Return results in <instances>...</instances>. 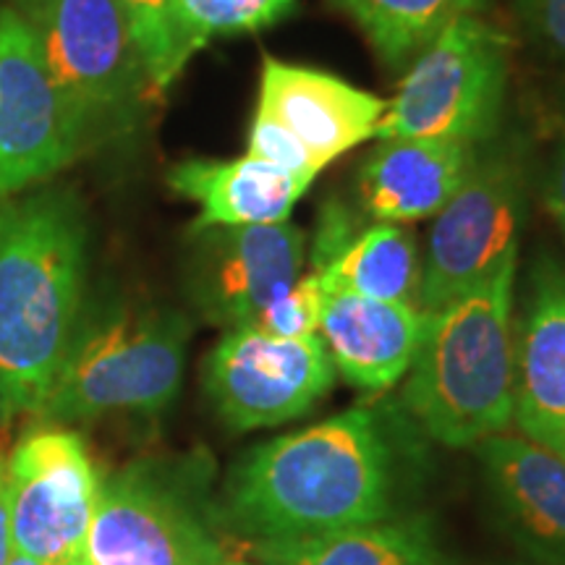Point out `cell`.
<instances>
[{
    "instance_id": "7402d4cb",
    "label": "cell",
    "mask_w": 565,
    "mask_h": 565,
    "mask_svg": "<svg viewBox=\"0 0 565 565\" xmlns=\"http://www.w3.org/2000/svg\"><path fill=\"white\" fill-rule=\"evenodd\" d=\"M299 0H173V24L189 61L212 38L259 32L280 21Z\"/></svg>"
},
{
    "instance_id": "7a4b0ae2",
    "label": "cell",
    "mask_w": 565,
    "mask_h": 565,
    "mask_svg": "<svg viewBox=\"0 0 565 565\" xmlns=\"http://www.w3.org/2000/svg\"><path fill=\"white\" fill-rule=\"evenodd\" d=\"M87 215L68 189L0 200V414H38L84 307Z\"/></svg>"
},
{
    "instance_id": "8992f818",
    "label": "cell",
    "mask_w": 565,
    "mask_h": 565,
    "mask_svg": "<svg viewBox=\"0 0 565 565\" xmlns=\"http://www.w3.org/2000/svg\"><path fill=\"white\" fill-rule=\"evenodd\" d=\"M508 92V40L479 17L437 34L387 100L377 139H435L482 147L498 134Z\"/></svg>"
},
{
    "instance_id": "4316f807",
    "label": "cell",
    "mask_w": 565,
    "mask_h": 565,
    "mask_svg": "<svg viewBox=\"0 0 565 565\" xmlns=\"http://www.w3.org/2000/svg\"><path fill=\"white\" fill-rule=\"evenodd\" d=\"M521 24L565 66V0H515Z\"/></svg>"
},
{
    "instance_id": "f546056e",
    "label": "cell",
    "mask_w": 565,
    "mask_h": 565,
    "mask_svg": "<svg viewBox=\"0 0 565 565\" xmlns=\"http://www.w3.org/2000/svg\"><path fill=\"white\" fill-rule=\"evenodd\" d=\"M529 440L545 445V448H550L553 454H557L565 461V424H561V427H550V429H545V433L529 437Z\"/></svg>"
},
{
    "instance_id": "ba28073f",
    "label": "cell",
    "mask_w": 565,
    "mask_h": 565,
    "mask_svg": "<svg viewBox=\"0 0 565 565\" xmlns=\"http://www.w3.org/2000/svg\"><path fill=\"white\" fill-rule=\"evenodd\" d=\"M526 207L524 171L508 154H482L469 179L433 217L422 254L416 307L433 315L519 254Z\"/></svg>"
},
{
    "instance_id": "2e32d148",
    "label": "cell",
    "mask_w": 565,
    "mask_h": 565,
    "mask_svg": "<svg viewBox=\"0 0 565 565\" xmlns=\"http://www.w3.org/2000/svg\"><path fill=\"white\" fill-rule=\"evenodd\" d=\"M422 333L416 303L328 294L317 335L351 385L387 391L412 370Z\"/></svg>"
},
{
    "instance_id": "484cf974",
    "label": "cell",
    "mask_w": 565,
    "mask_h": 565,
    "mask_svg": "<svg viewBox=\"0 0 565 565\" xmlns=\"http://www.w3.org/2000/svg\"><path fill=\"white\" fill-rule=\"evenodd\" d=\"M364 228H359V217L343 202H328L317 221V236L312 246V273H322Z\"/></svg>"
},
{
    "instance_id": "9c48e42d",
    "label": "cell",
    "mask_w": 565,
    "mask_h": 565,
    "mask_svg": "<svg viewBox=\"0 0 565 565\" xmlns=\"http://www.w3.org/2000/svg\"><path fill=\"white\" fill-rule=\"evenodd\" d=\"M89 134L51 74L24 13L0 9V200L79 158Z\"/></svg>"
},
{
    "instance_id": "ffe728a7",
    "label": "cell",
    "mask_w": 565,
    "mask_h": 565,
    "mask_svg": "<svg viewBox=\"0 0 565 565\" xmlns=\"http://www.w3.org/2000/svg\"><path fill=\"white\" fill-rule=\"evenodd\" d=\"M315 275L328 294L416 303L422 254L412 228L374 223L359 233L322 273Z\"/></svg>"
},
{
    "instance_id": "7c38bea8",
    "label": "cell",
    "mask_w": 565,
    "mask_h": 565,
    "mask_svg": "<svg viewBox=\"0 0 565 565\" xmlns=\"http://www.w3.org/2000/svg\"><path fill=\"white\" fill-rule=\"evenodd\" d=\"M307 236L288 223L196 228L186 288L196 312L223 330L249 328L301 278Z\"/></svg>"
},
{
    "instance_id": "4fadbf2b",
    "label": "cell",
    "mask_w": 565,
    "mask_h": 565,
    "mask_svg": "<svg viewBox=\"0 0 565 565\" xmlns=\"http://www.w3.org/2000/svg\"><path fill=\"white\" fill-rule=\"evenodd\" d=\"M385 110L383 97L353 87L328 71L278 58L263 63L257 113L286 126L322 171L362 141L377 139Z\"/></svg>"
},
{
    "instance_id": "603a6c76",
    "label": "cell",
    "mask_w": 565,
    "mask_h": 565,
    "mask_svg": "<svg viewBox=\"0 0 565 565\" xmlns=\"http://www.w3.org/2000/svg\"><path fill=\"white\" fill-rule=\"evenodd\" d=\"M129 17L134 40L145 61L152 100L158 103L179 82L189 58L173 24V0H118Z\"/></svg>"
},
{
    "instance_id": "5b68a950",
    "label": "cell",
    "mask_w": 565,
    "mask_h": 565,
    "mask_svg": "<svg viewBox=\"0 0 565 565\" xmlns=\"http://www.w3.org/2000/svg\"><path fill=\"white\" fill-rule=\"evenodd\" d=\"M200 463L139 461L100 479L92 565H212L225 553Z\"/></svg>"
},
{
    "instance_id": "5bb4252c",
    "label": "cell",
    "mask_w": 565,
    "mask_h": 565,
    "mask_svg": "<svg viewBox=\"0 0 565 565\" xmlns=\"http://www.w3.org/2000/svg\"><path fill=\"white\" fill-rule=\"evenodd\" d=\"M494 505L515 540L545 565H565V461L526 435L477 445Z\"/></svg>"
},
{
    "instance_id": "3957f363",
    "label": "cell",
    "mask_w": 565,
    "mask_h": 565,
    "mask_svg": "<svg viewBox=\"0 0 565 565\" xmlns=\"http://www.w3.org/2000/svg\"><path fill=\"white\" fill-rule=\"evenodd\" d=\"M515 270L519 254L469 294L424 315L404 401L448 448L479 445L513 424Z\"/></svg>"
},
{
    "instance_id": "6da1fadb",
    "label": "cell",
    "mask_w": 565,
    "mask_h": 565,
    "mask_svg": "<svg viewBox=\"0 0 565 565\" xmlns=\"http://www.w3.org/2000/svg\"><path fill=\"white\" fill-rule=\"evenodd\" d=\"M398 471L383 416L353 406L246 450L225 482L223 513L257 542L374 524L395 513Z\"/></svg>"
},
{
    "instance_id": "83f0119b",
    "label": "cell",
    "mask_w": 565,
    "mask_h": 565,
    "mask_svg": "<svg viewBox=\"0 0 565 565\" xmlns=\"http://www.w3.org/2000/svg\"><path fill=\"white\" fill-rule=\"evenodd\" d=\"M545 202L550 215L555 217V223L561 225L563 236H565V137L561 145H557L553 166H550V175H547V186H545Z\"/></svg>"
},
{
    "instance_id": "d6986e66",
    "label": "cell",
    "mask_w": 565,
    "mask_h": 565,
    "mask_svg": "<svg viewBox=\"0 0 565 565\" xmlns=\"http://www.w3.org/2000/svg\"><path fill=\"white\" fill-rule=\"evenodd\" d=\"M265 565H454L424 519H383L301 540L257 542Z\"/></svg>"
},
{
    "instance_id": "44dd1931",
    "label": "cell",
    "mask_w": 565,
    "mask_h": 565,
    "mask_svg": "<svg viewBox=\"0 0 565 565\" xmlns=\"http://www.w3.org/2000/svg\"><path fill=\"white\" fill-rule=\"evenodd\" d=\"M362 26L366 40L387 66H404L445 26L477 17L487 0H335Z\"/></svg>"
},
{
    "instance_id": "1f68e13d",
    "label": "cell",
    "mask_w": 565,
    "mask_h": 565,
    "mask_svg": "<svg viewBox=\"0 0 565 565\" xmlns=\"http://www.w3.org/2000/svg\"><path fill=\"white\" fill-rule=\"evenodd\" d=\"M212 565H265V563H252V561H242V557H231V555H223L221 561H215Z\"/></svg>"
},
{
    "instance_id": "52a82bcc",
    "label": "cell",
    "mask_w": 565,
    "mask_h": 565,
    "mask_svg": "<svg viewBox=\"0 0 565 565\" xmlns=\"http://www.w3.org/2000/svg\"><path fill=\"white\" fill-rule=\"evenodd\" d=\"M24 19L89 139L126 129L139 108L154 103L129 17L118 0H30Z\"/></svg>"
},
{
    "instance_id": "ac0fdd59",
    "label": "cell",
    "mask_w": 565,
    "mask_h": 565,
    "mask_svg": "<svg viewBox=\"0 0 565 565\" xmlns=\"http://www.w3.org/2000/svg\"><path fill=\"white\" fill-rule=\"evenodd\" d=\"M168 186L200 207L196 228H242V225L288 223L294 204L312 181L252 158H192L175 162Z\"/></svg>"
},
{
    "instance_id": "d4e9b609",
    "label": "cell",
    "mask_w": 565,
    "mask_h": 565,
    "mask_svg": "<svg viewBox=\"0 0 565 565\" xmlns=\"http://www.w3.org/2000/svg\"><path fill=\"white\" fill-rule=\"evenodd\" d=\"M246 154L309 181H315L322 173V168L317 166V160L309 154L307 147L286 126L257 110H254L249 137H246Z\"/></svg>"
},
{
    "instance_id": "cb8c5ba5",
    "label": "cell",
    "mask_w": 565,
    "mask_h": 565,
    "mask_svg": "<svg viewBox=\"0 0 565 565\" xmlns=\"http://www.w3.org/2000/svg\"><path fill=\"white\" fill-rule=\"evenodd\" d=\"M328 291L322 288L315 273L301 275L280 299H275L257 322L249 324L254 330H263L267 335L278 338H309L320 333L322 307Z\"/></svg>"
},
{
    "instance_id": "9a60e30c",
    "label": "cell",
    "mask_w": 565,
    "mask_h": 565,
    "mask_svg": "<svg viewBox=\"0 0 565 565\" xmlns=\"http://www.w3.org/2000/svg\"><path fill=\"white\" fill-rule=\"evenodd\" d=\"M482 147L435 139H383L362 162L359 202L374 223L435 217L475 171Z\"/></svg>"
},
{
    "instance_id": "e0dca14e",
    "label": "cell",
    "mask_w": 565,
    "mask_h": 565,
    "mask_svg": "<svg viewBox=\"0 0 565 565\" xmlns=\"http://www.w3.org/2000/svg\"><path fill=\"white\" fill-rule=\"evenodd\" d=\"M534 437L565 424V267L542 257L515 324V416Z\"/></svg>"
},
{
    "instance_id": "f1b7e54d",
    "label": "cell",
    "mask_w": 565,
    "mask_h": 565,
    "mask_svg": "<svg viewBox=\"0 0 565 565\" xmlns=\"http://www.w3.org/2000/svg\"><path fill=\"white\" fill-rule=\"evenodd\" d=\"M13 553L11 536V498H9V456L0 454V565Z\"/></svg>"
},
{
    "instance_id": "30bf717a",
    "label": "cell",
    "mask_w": 565,
    "mask_h": 565,
    "mask_svg": "<svg viewBox=\"0 0 565 565\" xmlns=\"http://www.w3.org/2000/svg\"><path fill=\"white\" fill-rule=\"evenodd\" d=\"M97 490L82 435L61 424L26 433L9 456L13 550L40 565H92Z\"/></svg>"
},
{
    "instance_id": "277c9868",
    "label": "cell",
    "mask_w": 565,
    "mask_h": 565,
    "mask_svg": "<svg viewBox=\"0 0 565 565\" xmlns=\"http://www.w3.org/2000/svg\"><path fill=\"white\" fill-rule=\"evenodd\" d=\"M189 335L186 317L158 303L108 299L82 307L38 416L63 427L118 412H158L179 393Z\"/></svg>"
},
{
    "instance_id": "4dcf8cb0",
    "label": "cell",
    "mask_w": 565,
    "mask_h": 565,
    "mask_svg": "<svg viewBox=\"0 0 565 565\" xmlns=\"http://www.w3.org/2000/svg\"><path fill=\"white\" fill-rule=\"evenodd\" d=\"M6 565H40V563H38V561H32L30 555L17 553V550H13L11 557H9V563H6Z\"/></svg>"
},
{
    "instance_id": "8fae6325",
    "label": "cell",
    "mask_w": 565,
    "mask_h": 565,
    "mask_svg": "<svg viewBox=\"0 0 565 565\" xmlns=\"http://www.w3.org/2000/svg\"><path fill=\"white\" fill-rule=\"evenodd\" d=\"M335 383L320 335L278 338L225 330L204 359V391L233 429L278 427L309 414Z\"/></svg>"
}]
</instances>
